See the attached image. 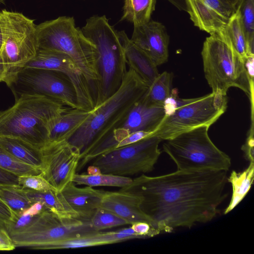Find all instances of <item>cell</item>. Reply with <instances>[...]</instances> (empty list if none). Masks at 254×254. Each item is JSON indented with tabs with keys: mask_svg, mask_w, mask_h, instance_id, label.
<instances>
[{
	"mask_svg": "<svg viewBox=\"0 0 254 254\" xmlns=\"http://www.w3.org/2000/svg\"><path fill=\"white\" fill-rule=\"evenodd\" d=\"M88 174L95 175L101 173L99 168L94 165H91L87 169Z\"/></svg>",
	"mask_w": 254,
	"mask_h": 254,
	"instance_id": "cell-44",
	"label": "cell"
},
{
	"mask_svg": "<svg viewBox=\"0 0 254 254\" xmlns=\"http://www.w3.org/2000/svg\"><path fill=\"white\" fill-rule=\"evenodd\" d=\"M117 33L124 48L127 64L149 86L159 74L157 66L145 53L131 41L124 31Z\"/></svg>",
	"mask_w": 254,
	"mask_h": 254,
	"instance_id": "cell-18",
	"label": "cell"
},
{
	"mask_svg": "<svg viewBox=\"0 0 254 254\" xmlns=\"http://www.w3.org/2000/svg\"><path fill=\"white\" fill-rule=\"evenodd\" d=\"M45 210H48L42 203L40 202H36L32 203L30 206L24 209L21 212L24 214L36 216Z\"/></svg>",
	"mask_w": 254,
	"mask_h": 254,
	"instance_id": "cell-40",
	"label": "cell"
},
{
	"mask_svg": "<svg viewBox=\"0 0 254 254\" xmlns=\"http://www.w3.org/2000/svg\"><path fill=\"white\" fill-rule=\"evenodd\" d=\"M68 109L45 96L21 95L12 106L0 111V136L19 138L41 149L51 125Z\"/></svg>",
	"mask_w": 254,
	"mask_h": 254,
	"instance_id": "cell-3",
	"label": "cell"
},
{
	"mask_svg": "<svg viewBox=\"0 0 254 254\" xmlns=\"http://www.w3.org/2000/svg\"><path fill=\"white\" fill-rule=\"evenodd\" d=\"M110 244L108 232L94 231L88 234L64 240L43 246L39 250H54L99 246Z\"/></svg>",
	"mask_w": 254,
	"mask_h": 254,
	"instance_id": "cell-26",
	"label": "cell"
},
{
	"mask_svg": "<svg viewBox=\"0 0 254 254\" xmlns=\"http://www.w3.org/2000/svg\"><path fill=\"white\" fill-rule=\"evenodd\" d=\"M18 186L22 189L37 191L57 190L44 177L42 173L38 175L18 176Z\"/></svg>",
	"mask_w": 254,
	"mask_h": 254,
	"instance_id": "cell-32",
	"label": "cell"
},
{
	"mask_svg": "<svg viewBox=\"0 0 254 254\" xmlns=\"http://www.w3.org/2000/svg\"><path fill=\"white\" fill-rule=\"evenodd\" d=\"M132 179L127 177L100 173L95 175L76 173L72 181L76 185L91 187L107 186L123 188L130 184Z\"/></svg>",
	"mask_w": 254,
	"mask_h": 254,
	"instance_id": "cell-27",
	"label": "cell"
},
{
	"mask_svg": "<svg viewBox=\"0 0 254 254\" xmlns=\"http://www.w3.org/2000/svg\"><path fill=\"white\" fill-rule=\"evenodd\" d=\"M239 5L249 53L254 56V0H241Z\"/></svg>",
	"mask_w": 254,
	"mask_h": 254,
	"instance_id": "cell-30",
	"label": "cell"
},
{
	"mask_svg": "<svg viewBox=\"0 0 254 254\" xmlns=\"http://www.w3.org/2000/svg\"><path fill=\"white\" fill-rule=\"evenodd\" d=\"M225 31L234 50L244 60L248 57L254 56L249 53L239 4L229 18Z\"/></svg>",
	"mask_w": 254,
	"mask_h": 254,
	"instance_id": "cell-25",
	"label": "cell"
},
{
	"mask_svg": "<svg viewBox=\"0 0 254 254\" xmlns=\"http://www.w3.org/2000/svg\"><path fill=\"white\" fill-rule=\"evenodd\" d=\"M90 111L69 108L50 126L47 141L67 139L87 119Z\"/></svg>",
	"mask_w": 254,
	"mask_h": 254,
	"instance_id": "cell-19",
	"label": "cell"
},
{
	"mask_svg": "<svg viewBox=\"0 0 254 254\" xmlns=\"http://www.w3.org/2000/svg\"><path fill=\"white\" fill-rule=\"evenodd\" d=\"M130 227L143 239L154 237L161 233L150 224L146 222H137L132 224Z\"/></svg>",
	"mask_w": 254,
	"mask_h": 254,
	"instance_id": "cell-34",
	"label": "cell"
},
{
	"mask_svg": "<svg viewBox=\"0 0 254 254\" xmlns=\"http://www.w3.org/2000/svg\"><path fill=\"white\" fill-rule=\"evenodd\" d=\"M162 140L150 135L135 143L115 149L92 160L91 165L101 173L127 176L147 173L153 170L160 154Z\"/></svg>",
	"mask_w": 254,
	"mask_h": 254,
	"instance_id": "cell-11",
	"label": "cell"
},
{
	"mask_svg": "<svg viewBox=\"0 0 254 254\" xmlns=\"http://www.w3.org/2000/svg\"><path fill=\"white\" fill-rule=\"evenodd\" d=\"M227 102V95L213 92L184 99L172 91L164 103L166 116L151 135L165 140L200 126L210 127L225 112Z\"/></svg>",
	"mask_w": 254,
	"mask_h": 254,
	"instance_id": "cell-6",
	"label": "cell"
},
{
	"mask_svg": "<svg viewBox=\"0 0 254 254\" xmlns=\"http://www.w3.org/2000/svg\"><path fill=\"white\" fill-rule=\"evenodd\" d=\"M2 1L3 0H0V3H1Z\"/></svg>",
	"mask_w": 254,
	"mask_h": 254,
	"instance_id": "cell-46",
	"label": "cell"
},
{
	"mask_svg": "<svg viewBox=\"0 0 254 254\" xmlns=\"http://www.w3.org/2000/svg\"><path fill=\"white\" fill-rule=\"evenodd\" d=\"M1 21L3 45L0 54L8 87L18 73L36 55L39 49L36 25L22 13L3 9Z\"/></svg>",
	"mask_w": 254,
	"mask_h": 254,
	"instance_id": "cell-9",
	"label": "cell"
},
{
	"mask_svg": "<svg viewBox=\"0 0 254 254\" xmlns=\"http://www.w3.org/2000/svg\"><path fill=\"white\" fill-rule=\"evenodd\" d=\"M36 216L24 214L21 212L18 214H14L12 219L7 224L6 227L9 236L18 232L27 227L34 220Z\"/></svg>",
	"mask_w": 254,
	"mask_h": 254,
	"instance_id": "cell-33",
	"label": "cell"
},
{
	"mask_svg": "<svg viewBox=\"0 0 254 254\" xmlns=\"http://www.w3.org/2000/svg\"><path fill=\"white\" fill-rule=\"evenodd\" d=\"M15 99L24 94L40 95L72 109H79L75 89L64 73L51 69L24 67L9 87Z\"/></svg>",
	"mask_w": 254,
	"mask_h": 254,
	"instance_id": "cell-12",
	"label": "cell"
},
{
	"mask_svg": "<svg viewBox=\"0 0 254 254\" xmlns=\"http://www.w3.org/2000/svg\"><path fill=\"white\" fill-rule=\"evenodd\" d=\"M13 215L10 208L0 198V229L6 230V225Z\"/></svg>",
	"mask_w": 254,
	"mask_h": 254,
	"instance_id": "cell-36",
	"label": "cell"
},
{
	"mask_svg": "<svg viewBox=\"0 0 254 254\" xmlns=\"http://www.w3.org/2000/svg\"><path fill=\"white\" fill-rule=\"evenodd\" d=\"M185 0L194 25L209 34L223 31L235 10L220 0Z\"/></svg>",
	"mask_w": 254,
	"mask_h": 254,
	"instance_id": "cell-14",
	"label": "cell"
},
{
	"mask_svg": "<svg viewBox=\"0 0 254 254\" xmlns=\"http://www.w3.org/2000/svg\"><path fill=\"white\" fill-rule=\"evenodd\" d=\"M41 151L43 176L57 190L62 191L76 173L79 150L64 139L47 141Z\"/></svg>",
	"mask_w": 254,
	"mask_h": 254,
	"instance_id": "cell-13",
	"label": "cell"
},
{
	"mask_svg": "<svg viewBox=\"0 0 254 254\" xmlns=\"http://www.w3.org/2000/svg\"><path fill=\"white\" fill-rule=\"evenodd\" d=\"M130 39L157 66L168 61L169 36L166 27L161 23L150 20L145 24L134 26Z\"/></svg>",
	"mask_w": 254,
	"mask_h": 254,
	"instance_id": "cell-15",
	"label": "cell"
},
{
	"mask_svg": "<svg viewBox=\"0 0 254 254\" xmlns=\"http://www.w3.org/2000/svg\"><path fill=\"white\" fill-rule=\"evenodd\" d=\"M0 144L19 161L41 170V149L19 138L0 136Z\"/></svg>",
	"mask_w": 254,
	"mask_h": 254,
	"instance_id": "cell-21",
	"label": "cell"
},
{
	"mask_svg": "<svg viewBox=\"0 0 254 254\" xmlns=\"http://www.w3.org/2000/svg\"><path fill=\"white\" fill-rule=\"evenodd\" d=\"M209 127L202 126L165 140L162 147L178 170H223L231 165L230 157L210 138Z\"/></svg>",
	"mask_w": 254,
	"mask_h": 254,
	"instance_id": "cell-8",
	"label": "cell"
},
{
	"mask_svg": "<svg viewBox=\"0 0 254 254\" xmlns=\"http://www.w3.org/2000/svg\"><path fill=\"white\" fill-rule=\"evenodd\" d=\"M242 150L244 152L246 159L250 162H254V126L252 123L251 128L245 144L242 146Z\"/></svg>",
	"mask_w": 254,
	"mask_h": 254,
	"instance_id": "cell-37",
	"label": "cell"
},
{
	"mask_svg": "<svg viewBox=\"0 0 254 254\" xmlns=\"http://www.w3.org/2000/svg\"><path fill=\"white\" fill-rule=\"evenodd\" d=\"M151 134L152 133L144 131H138L132 132L121 141L117 145L116 148L135 143L150 136Z\"/></svg>",
	"mask_w": 254,
	"mask_h": 254,
	"instance_id": "cell-35",
	"label": "cell"
},
{
	"mask_svg": "<svg viewBox=\"0 0 254 254\" xmlns=\"http://www.w3.org/2000/svg\"><path fill=\"white\" fill-rule=\"evenodd\" d=\"M148 88L133 69L127 70L118 90L90 111L87 119L67 139L79 150L80 159L123 122Z\"/></svg>",
	"mask_w": 254,
	"mask_h": 254,
	"instance_id": "cell-2",
	"label": "cell"
},
{
	"mask_svg": "<svg viewBox=\"0 0 254 254\" xmlns=\"http://www.w3.org/2000/svg\"><path fill=\"white\" fill-rule=\"evenodd\" d=\"M61 191L78 217L89 221L96 210L100 207L105 191L89 186L79 188L71 181Z\"/></svg>",
	"mask_w": 254,
	"mask_h": 254,
	"instance_id": "cell-17",
	"label": "cell"
},
{
	"mask_svg": "<svg viewBox=\"0 0 254 254\" xmlns=\"http://www.w3.org/2000/svg\"><path fill=\"white\" fill-rule=\"evenodd\" d=\"M156 0H124L121 20H127L134 26L145 24L150 20L155 9Z\"/></svg>",
	"mask_w": 254,
	"mask_h": 254,
	"instance_id": "cell-24",
	"label": "cell"
},
{
	"mask_svg": "<svg viewBox=\"0 0 254 254\" xmlns=\"http://www.w3.org/2000/svg\"><path fill=\"white\" fill-rule=\"evenodd\" d=\"M0 168L17 176L38 175L42 173L39 168L19 161L0 144Z\"/></svg>",
	"mask_w": 254,
	"mask_h": 254,
	"instance_id": "cell-29",
	"label": "cell"
},
{
	"mask_svg": "<svg viewBox=\"0 0 254 254\" xmlns=\"http://www.w3.org/2000/svg\"><path fill=\"white\" fill-rule=\"evenodd\" d=\"M0 198L14 214H18L32 204L24 189L18 185H0Z\"/></svg>",
	"mask_w": 254,
	"mask_h": 254,
	"instance_id": "cell-28",
	"label": "cell"
},
{
	"mask_svg": "<svg viewBox=\"0 0 254 254\" xmlns=\"http://www.w3.org/2000/svg\"><path fill=\"white\" fill-rule=\"evenodd\" d=\"M173 74L164 71L149 86L141 100L149 106L164 107L166 100L172 94Z\"/></svg>",
	"mask_w": 254,
	"mask_h": 254,
	"instance_id": "cell-23",
	"label": "cell"
},
{
	"mask_svg": "<svg viewBox=\"0 0 254 254\" xmlns=\"http://www.w3.org/2000/svg\"><path fill=\"white\" fill-rule=\"evenodd\" d=\"M89 221L92 228L96 231L128 224L113 212L101 207L96 210Z\"/></svg>",
	"mask_w": 254,
	"mask_h": 254,
	"instance_id": "cell-31",
	"label": "cell"
},
{
	"mask_svg": "<svg viewBox=\"0 0 254 254\" xmlns=\"http://www.w3.org/2000/svg\"><path fill=\"white\" fill-rule=\"evenodd\" d=\"M222 2H223L225 4L229 6L232 8H233L234 10H235L238 5L239 4L240 2H241V0H220Z\"/></svg>",
	"mask_w": 254,
	"mask_h": 254,
	"instance_id": "cell-43",
	"label": "cell"
},
{
	"mask_svg": "<svg viewBox=\"0 0 254 254\" xmlns=\"http://www.w3.org/2000/svg\"><path fill=\"white\" fill-rule=\"evenodd\" d=\"M94 231H96L88 220L62 217L45 210L37 215L27 227L10 236L16 247L39 250L54 242L79 237Z\"/></svg>",
	"mask_w": 254,
	"mask_h": 254,
	"instance_id": "cell-10",
	"label": "cell"
},
{
	"mask_svg": "<svg viewBox=\"0 0 254 254\" xmlns=\"http://www.w3.org/2000/svg\"><path fill=\"white\" fill-rule=\"evenodd\" d=\"M3 45V35L2 25L1 21V12L0 11V52H1Z\"/></svg>",
	"mask_w": 254,
	"mask_h": 254,
	"instance_id": "cell-45",
	"label": "cell"
},
{
	"mask_svg": "<svg viewBox=\"0 0 254 254\" xmlns=\"http://www.w3.org/2000/svg\"><path fill=\"white\" fill-rule=\"evenodd\" d=\"M201 55L204 76L212 92L227 95L230 87L238 88L254 106V81L250 79L244 60L233 48L225 30L205 39Z\"/></svg>",
	"mask_w": 254,
	"mask_h": 254,
	"instance_id": "cell-5",
	"label": "cell"
},
{
	"mask_svg": "<svg viewBox=\"0 0 254 254\" xmlns=\"http://www.w3.org/2000/svg\"><path fill=\"white\" fill-rule=\"evenodd\" d=\"M81 30L96 49L98 78L96 107L120 87L127 70L126 59L117 31L109 24L105 15L89 17Z\"/></svg>",
	"mask_w": 254,
	"mask_h": 254,
	"instance_id": "cell-4",
	"label": "cell"
},
{
	"mask_svg": "<svg viewBox=\"0 0 254 254\" xmlns=\"http://www.w3.org/2000/svg\"><path fill=\"white\" fill-rule=\"evenodd\" d=\"M24 190L32 204L40 202L48 210L60 217L80 218L68 204L61 191H37L27 189Z\"/></svg>",
	"mask_w": 254,
	"mask_h": 254,
	"instance_id": "cell-20",
	"label": "cell"
},
{
	"mask_svg": "<svg viewBox=\"0 0 254 254\" xmlns=\"http://www.w3.org/2000/svg\"><path fill=\"white\" fill-rule=\"evenodd\" d=\"M39 49L56 51L69 56L96 87V53L94 44L75 27L73 17L60 16L36 25Z\"/></svg>",
	"mask_w": 254,
	"mask_h": 254,
	"instance_id": "cell-7",
	"label": "cell"
},
{
	"mask_svg": "<svg viewBox=\"0 0 254 254\" xmlns=\"http://www.w3.org/2000/svg\"><path fill=\"white\" fill-rule=\"evenodd\" d=\"M100 207L113 212L128 224L146 222L152 225L151 220L140 207L139 198L133 194L120 190L105 191Z\"/></svg>",
	"mask_w": 254,
	"mask_h": 254,
	"instance_id": "cell-16",
	"label": "cell"
},
{
	"mask_svg": "<svg viewBox=\"0 0 254 254\" xmlns=\"http://www.w3.org/2000/svg\"><path fill=\"white\" fill-rule=\"evenodd\" d=\"M227 172L178 170L158 176L142 174L119 190L138 197L140 207L160 232L190 228L212 220L225 199Z\"/></svg>",
	"mask_w": 254,
	"mask_h": 254,
	"instance_id": "cell-1",
	"label": "cell"
},
{
	"mask_svg": "<svg viewBox=\"0 0 254 254\" xmlns=\"http://www.w3.org/2000/svg\"><path fill=\"white\" fill-rule=\"evenodd\" d=\"M175 6L180 10H184L187 12V8L185 0H166Z\"/></svg>",
	"mask_w": 254,
	"mask_h": 254,
	"instance_id": "cell-41",
	"label": "cell"
},
{
	"mask_svg": "<svg viewBox=\"0 0 254 254\" xmlns=\"http://www.w3.org/2000/svg\"><path fill=\"white\" fill-rule=\"evenodd\" d=\"M5 77V69L3 60L0 52V82H4Z\"/></svg>",
	"mask_w": 254,
	"mask_h": 254,
	"instance_id": "cell-42",
	"label": "cell"
},
{
	"mask_svg": "<svg viewBox=\"0 0 254 254\" xmlns=\"http://www.w3.org/2000/svg\"><path fill=\"white\" fill-rule=\"evenodd\" d=\"M18 176L0 168V185H18Z\"/></svg>",
	"mask_w": 254,
	"mask_h": 254,
	"instance_id": "cell-39",
	"label": "cell"
},
{
	"mask_svg": "<svg viewBox=\"0 0 254 254\" xmlns=\"http://www.w3.org/2000/svg\"><path fill=\"white\" fill-rule=\"evenodd\" d=\"M15 248L7 231L0 229V251H10L14 250Z\"/></svg>",
	"mask_w": 254,
	"mask_h": 254,
	"instance_id": "cell-38",
	"label": "cell"
},
{
	"mask_svg": "<svg viewBox=\"0 0 254 254\" xmlns=\"http://www.w3.org/2000/svg\"><path fill=\"white\" fill-rule=\"evenodd\" d=\"M254 177V162H250L249 166L243 171L237 172L233 171L227 182L232 186L231 199L224 214L231 211L245 197L250 190Z\"/></svg>",
	"mask_w": 254,
	"mask_h": 254,
	"instance_id": "cell-22",
	"label": "cell"
}]
</instances>
